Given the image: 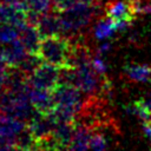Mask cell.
I'll return each instance as SVG.
<instances>
[{
	"instance_id": "8",
	"label": "cell",
	"mask_w": 151,
	"mask_h": 151,
	"mask_svg": "<svg viewBox=\"0 0 151 151\" xmlns=\"http://www.w3.org/2000/svg\"><path fill=\"white\" fill-rule=\"evenodd\" d=\"M74 132L68 150H85L90 149V139L92 136V129L86 124L74 120Z\"/></svg>"
},
{
	"instance_id": "20",
	"label": "cell",
	"mask_w": 151,
	"mask_h": 151,
	"mask_svg": "<svg viewBox=\"0 0 151 151\" xmlns=\"http://www.w3.org/2000/svg\"><path fill=\"white\" fill-rule=\"evenodd\" d=\"M142 130H143L144 137L147 139V142L150 143V146H151V120L142 122Z\"/></svg>"
},
{
	"instance_id": "19",
	"label": "cell",
	"mask_w": 151,
	"mask_h": 151,
	"mask_svg": "<svg viewBox=\"0 0 151 151\" xmlns=\"http://www.w3.org/2000/svg\"><path fill=\"white\" fill-rule=\"evenodd\" d=\"M7 68H8V66H6L5 64L0 63V94L5 90L6 77H7Z\"/></svg>"
},
{
	"instance_id": "3",
	"label": "cell",
	"mask_w": 151,
	"mask_h": 151,
	"mask_svg": "<svg viewBox=\"0 0 151 151\" xmlns=\"http://www.w3.org/2000/svg\"><path fill=\"white\" fill-rule=\"evenodd\" d=\"M60 68L42 61L31 76H28V84L33 87L46 88L53 91L59 84Z\"/></svg>"
},
{
	"instance_id": "4",
	"label": "cell",
	"mask_w": 151,
	"mask_h": 151,
	"mask_svg": "<svg viewBox=\"0 0 151 151\" xmlns=\"http://www.w3.org/2000/svg\"><path fill=\"white\" fill-rule=\"evenodd\" d=\"M55 125L57 119L53 116V113H41L38 111L27 122V126L37 142V149L39 143L46 140L53 134Z\"/></svg>"
},
{
	"instance_id": "6",
	"label": "cell",
	"mask_w": 151,
	"mask_h": 151,
	"mask_svg": "<svg viewBox=\"0 0 151 151\" xmlns=\"http://www.w3.org/2000/svg\"><path fill=\"white\" fill-rule=\"evenodd\" d=\"M41 38L53 37V35H63L61 33V24L60 18L57 12L53 13H44L39 17L35 24Z\"/></svg>"
},
{
	"instance_id": "13",
	"label": "cell",
	"mask_w": 151,
	"mask_h": 151,
	"mask_svg": "<svg viewBox=\"0 0 151 151\" xmlns=\"http://www.w3.org/2000/svg\"><path fill=\"white\" fill-rule=\"evenodd\" d=\"M126 111L137 116L142 122L151 120V109L144 98L134 100L129 107H126Z\"/></svg>"
},
{
	"instance_id": "12",
	"label": "cell",
	"mask_w": 151,
	"mask_h": 151,
	"mask_svg": "<svg viewBox=\"0 0 151 151\" xmlns=\"http://www.w3.org/2000/svg\"><path fill=\"white\" fill-rule=\"evenodd\" d=\"M114 32H117L116 22H114V20H112L109 17H105V18L98 20V22L96 24V26L93 28V34H94L96 39H98V40L109 39L110 37L113 35Z\"/></svg>"
},
{
	"instance_id": "5",
	"label": "cell",
	"mask_w": 151,
	"mask_h": 151,
	"mask_svg": "<svg viewBox=\"0 0 151 151\" xmlns=\"http://www.w3.org/2000/svg\"><path fill=\"white\" fill-rule=\"evenodd\" d=\"M28 96L33 107L41 113H52L55 109L53 92L46 88L33 87L28 84Z\"/></svg>"
},
{
	"instance_id": "18",
	"label": "cell",
	"mask_w": 151,
	"mask_h": 151,
	"mask_svg": "<svg viewBox=\"0 0 151 151\" xmlns=\"http://www.w3.org/2000/svg\"><path fill=\"white\" fill-rule=\"evenodd\" d=\"M91 61H92L93 67H94L99 73H101V74H105V73H106V71H107V66H106L104 59L101 58V54L97 53V54L91 59Z\"/></svg>"
},
{
	"instance_id": "21",
	"label": "cell",
	"mask_w": 151,
	"mask_h": 151,
	"mask_svg": "<svg viewBox=\"0 0 151 151\" xmlns=\"http://www.w3.org/2000/svg\"><path fill=\"white\" fill-rule=\"evenodd\" d=\"M0 2L7 4V5H12V6H17V7H20V8H22L24 11H26L25 7H24V0H0ZM26 13H27V12H26Z\"/></svg>"
},
{
	"instance_id": "17",
	"label": "cell",
	"mask_w": 151,
	"mask_h": 151,
	"mask_svg": "<svg viewBox=\"0 0 151 151\" xmlns=\"http://www.w3.org/2000/svg\"><path fill=\"white\" fill-rule=\"evenodd\" d=\"M109 147V142L106 139V137L97 131H92V136L90 139V149L93 150H104Z\"/></svg>"
},
{
	"instance_id": "22",
	"label": "cell",
	"mask_w": 151,
	"mask_h": 151,
	"mask_svg": "<svg viewBox=\"0 0 151 151\" xmlns=\"http://www.w3.org/2000/svg\"><path fill=\"white\" fill-rule=\"evenodd\" d=\"M140 13L142 14H151V0H147L145 2H142Z\"/></svg>"
},
{
	"instance_id": "24",
	"label": "cell",
	"mask_w": 151,
	"mask_h": 151,
	"mask_svg": "<svg viewBox=\"0 0 151 151\" xmlns=\"http://www.w3.org/2000/svg\"><path fill=\"white\" fill-rule=\"evenodd\" d=\"M146 103L149 104V106H150V109H151V91H150V93H149V96H147V98H146Z\"/></svg>"
},
{
	"instance_id": "1",
	"label": "cell",
	"mask_w": 151,
	"mask_h": 151,
	"mask_svg": "<svg viewBox=\"0 0 151 151\" xmlns=\"http://www.w3.org/2000/svg\"><path fill=\"white\" fill-rule=\"evenodd\" d=\"M99 11L100 7L97 4H87L76 0L70 7L58 13L63 35L67 38L78 35L79 32L85 28L99 13Z\"/></svg>"
},
{
	"instance_id": "11",
	"label": "cell",
	"mask_w": 151,
	"mask_h": 151,
	"mask_svg": "<svg viewBox=\"0 0 151 151\" xmlns=\"http://www.w3.org/2000/svg\"><path fill=\"white\" fill-rule=\"evenodd\" d=\"M125 76L134 83H147L151 81V65L130 63L124 66Z\"/></svg>"
},
{
	"instance_id": "16",
	"label": "cell",
	"mask_w": 151,
	"mask_h": 151,
	"mask_svg": "<svg viewBox=\"0 0 151 151\" xmlns=\"http://www.w3.org/2000/svg\"><path fill=\"white\" fill-rule=\"evenodd\" d=\"M52 5L53 0H24V7L26 12H33L37 14L47 13Z\"/></svg>"
},
{
	"instance_id": "10",
	"label": "cell",
	"mask_w": 151,
	"mask_h": 151,
	"mask_svg": "<svg viewBox=\"0 0 151 151\" xmlns=\"http://www.w3.org/2000/svg\"><path fill=\"white\" fill-rule=\"evenodd\" d=\"M74 126V122H57V125L53 131V137L57 140L60 150L70 147L73 138Z\"/></svg>"
},
{
	"instance_id": "14",
	"label": "cell",
	"mask_w": 151,
	"mask_h": 151,
	"mask_svg": "<svg viewBox=\"0 0 151 151\" xmlns=\"http://www.w3.org/2000/svg\"><path fill=\"white\" fill-rule=\"evenodd\" d=\"M15 145H17V149H20V150H37V142L27 125L17 136Z\"/></svg>"
},
{
	"instance_id": "9",
	"label": "cell",
	"mask_w": 151,
	"mask_h": 151,
	"mask_svg": "<svg viewBox=\"0 0 151 151\" xmlns=\"http://www.w3.org/2000/svg\"><path fill=\"white\" fill-rule=\"evenodd\" d=\"M20 41L24 44L25 48L29 53H38L39 44L41 41V35L35 25L27 24L20 29L19 34Z\"/></svg>"
},
{
	"instance_id": "2",
	"label": "cell",
	"mask_w": 151,
	"mask_h": 151,
	"mask_svg": "<svg viewBox=\"0 0 151 151\" xmlns=\"http://www.w3.org/2000/svg\"><path fill=\"white\" fill-rule=\"evenodd\" d=\"M71 52V40L65 35H53L41 38L38 48V55L42 61L57 67L68 66Z\"/></svg>"
},
{
	"instance_id": "23",
	"label": "cell",
	"mask_w": 151,
	"mask_h": 151,
	"mask_svg": "<svg viewBox=\"0 0 151 151\" xmlns=\"http://www.w3.org/2000/svg\"><path fill=\"white\" fill-rule=\"evenodd\" d=\"M78 1H83V2H87V4H97L99 0H78Z\"/></svg>"
},
{
	"instance_id": "7",
	"label": "cell",
	"mask_w": 151,
	"mask_h": 151,
	"mask_svg": "<svg viewBox=\"0 0 151 151\" xmlns=\"http://www.w3.org/2000/svg\"><path fill=\"white\" fill-rule=\"evenodd\" d=\"M27 123L19 118L0 112V134L15 140L17 136L26 127Z\"/></svg>"
},
{
	"instance_id": "15",
	"label": "cell",
	"mask_w": 151,
	"mask_h": 151,
	"mask_svg": "<svg viewBox=\"0 0 151 151\" xmlns=\"http://www.w3.org/2000/svg\"><path fill=\"white\" fill-rule=\"evenodd\" d=\"M20 29L9 24V22H1L0 24V45H6L13 42L14 40L19 39Z\"/></svg>"
}]
</instances>
